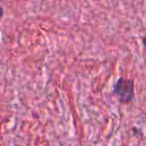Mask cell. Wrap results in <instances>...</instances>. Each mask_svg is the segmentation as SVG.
I'll return each mask as SVG.
<instances>
[{"mask_svg": "<svg viewBox=\"0 0 146 146\" xmlns=\"http://www.w3.org/2000/svg\"><path fill=\"white\" fill-rule=\"evenodd\" d=\"M113 93L122 103H129L134 98V83L132 80L119 78L114 84Z\"/></svg>", "mask_w": 146, "mask_h": 146, "instance_id": "6da1fadb", "label": "cell"}, {"mask_svg": "<svg viewBox=\"0 0 146 146\" xmlns=\"http://www.w3.org/2000/svg\"><path fill=\"white\" fill-rule=\"evenodd\" d=\"M3 15H4V9H3V7H2V6L0 5V20L2 19Z\"/></svg>", "mask_w": 146, "mask_h": 146, "instance_id": "7a4b0ae2", "label": "cell"}, {"mask_svg": "<svg viewBox=\"0 0 146 146\" xmlns=\"http://www.w3.org/2000/svg\"><path fill=\"white\" fill-rule=\"evenodd\" d=\"M142 43H143V45H144L145 48H146V37H144V38H142Z\"/></svg>", "mask_w": 146, "mask_h": 146, "instance_id": "3957f363", "label": "cell"}, {"mask_svg": "<svg viewBox=\"0 0 146 146\" xmlns=\"http://www.w3.org/2000/svg\"><path fill=\"white\" fill-rule=\"evenodd\" d=\"M61 146H63V145H61Z\"/></svg>", "mask_w": 146, "mask_h": 146, "instance_id": "277c9868", "label": "cell"}]
</instances>
